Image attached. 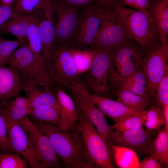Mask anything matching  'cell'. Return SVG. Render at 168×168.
<instances>
[{
  "label": "cell",
  "mask_w": 168,
  "mask_h": 168,
  "mask_svg": "<svg viewBox=\"0 0 168 168\" xmlns=\"http://www.w3.org/2000/svg\"><path fill=\"white\" fill-rule=\"evenodd\" d=\"M142 58L132 59L122 65L118 70L114 71L112 67L111 71L110 86L118 88L121 84L131 76L141 64Z\"/></svg>",
  "instance_id": "27"
},
{
  "label": "cell",
  "mask_w": 168,
  "mask_h": 168,
  "mask_svg": "<svg viewBox=\"0 0 168 168\" xmlns=\"http://www.w3.org/2000/svg\"><path fill=\"white\" fill-rule=\"evenodd\" d=\"M35 125L48 137L60 160L66 167L86 168L83 140L77 127L65 131L58 126L39 121Z\"/></svg>",
  "instance_id": "1"
},
{
  "label": "cell",
  "mask_w": 168,
  "mask_h": 168,
  "mask_svg": "<svg viewBox=\"0 0 168 168\" xmlns=\"http://www.w3.org/2000/svg\"><path fill=\"white\" fill-rule=\"evenodd\" d=\"M144 111L116 122L111 126L113 130L124 131L142 128L145 119Z\"/></svg>",
  "instance_id": "34"
},
{
  "label": "cell",
  "mask_w": 168,
  "mask_h": 168,
  "mask_svg": "<svg viewBox=\"0 0 168 168\" xmlns=\"http://www.w3.org/2000/svg\"><path fill=\"white\" fill-rule=\"evenodd\" d=\"M8 100L1 103L0 105L7 126L31 114L32 107L26 97L18 96L12 100L9 101Z\"/></svg>",
  "instance_id": "19"
},
{
  "label": "cell",
  "mask_w": 168,
  "mask_h": 168,
  "mask_svg": "<svg viewBox=\"0 0 168 168\" xmlns=\"http://www.w3.org/2000/svg\"><path fill=\"white\" fill-rule=\"evenodd\" d=\"M56 94L60 108L61 120L58 127L65 131L76 128L80 115L71 97L61 87Z\"/></svg>",
  "instance_id": "18"
},
{
  "label": "cell",
  "mask_w": 168,
  "mask_h": 168,
  "mask_svg": "<svg viewBox=\"0 0 168 168\" xmlns=\"http://www.w3.org/2000/svg\"><path fill=\"white\" fill-rule=\"evenodd\" d=\"M23 90L19 72L10 67H0V102L18 96Z\"/></svg>",
  "instance_id": "17"
},
{
  "label": "cell",
  "mask_w": 168,
  "mask_h": 168,
  "mask_svg": "<svg viewBox=\"0 0 168 168\" xmlns=\"http://www.w3.org/2000/svg\"><path fill=\"white\" fill-rule=\"evenodd\" d=\"M144 111L145 119L143 124L146 129L160 130L165 124L163 109L155 105H152Z\"/></svg>",
  "instance_id": "33"
},
{
  "label": "cell",
  "mask_w": 168,
  "mask_h": 168,
  "mask_svg": "<svg viewBox=\"0 0 168 168\" xmlns=\"http://www.w3.org/2000/svg\"><path fill=\"white\" fill-rule=\"evenodd\" d=\"M27 38L31 50L40 61L44 63L38 18L33 16L28 28Z\"/></svg>",
  "instance_id": "31"
},
{
  "label": "cell",
  "mask_w": 168,
  "mask_h": 168,
  "mask_svg": "<svg viewBox=\"0 0 168 168\" xmlns=\"http://www.w3.org/2000/svg\"><path fill=\"white\" fill-rule=\"evenodd\" d=\"M71 44H52L45 63L52 84L69 87L80 82V75L70 51Z\"/></svg>",
  "instance_id": "5"
},
{
  "label": "cell",
  "mask_w": 168,
  "mask_h": 168,
  "mask_svg": "<svg viewBox=\"0 0 168 168\" xmlns=\"http://www.w3.org/2000/svg\"><path fill=\"white\" fill-rule=\"evenodd\" d=\"M111 49H96L87 77L86 89L91 95L106 97L110 91Z\"/></svg>",
  "instance_id": "8"
},
{
  "label": "cell",
  "mask_w": 168,
  "mask_h": 168,
  "mask_svg": "<svg viewBox=\"0 0 168 168\" xmlns=\"http://www.w3.org/2000/svg\"><path fill=\"white\" fill-rule=\"evenodd\" d=\"M146 86V80L143 70L142 68H138L118 88L127 89L137 94L150 97L147 92Z\"/></svg>",
  "instance_id": "30"
},
{
  "label": "cell",
  "mask_w": 168,
  "mask_h": 168,
  "mask_svg": "<svg viewBox=\"0 0 168 168\" xmlns=\"http://www.w3.org/2000/svg\"><path fill=\"white\" fill-rule=\"evenodd\" d=\"M54 14L57 18L54 24L55 35L53 44L73 45L78 27L80 9L51 0Z\"/></svg>",
  "instance_id": "10"
},
{
  "label": "cell",
  "mask_w": 168,
  "mask_h": 168,
  "mask_svg": "<svg viewBox=\"0 0 168 168\" xmlns=\"http://www.w3.org/2000/svg\"><path fill=\"white\" fill-rule=\"evenodd\" d=\"M26 160L18 154L0 153V168H27Z\"/></svg>",
  "instance_id": "36"
},
{
  "label": "cell",
  "mask_w": 168,
  "mask_h": 168,
  "mask_svg": "<svg viewBox=\"0 0 168 168\" xmlns=\"http://www.w3.org/2000/svg\"><path fill=\"white\" fill-rule=\"evenodd\" d=\"M65 4L81 9L95 3L96 0H57Z\"/></svg>",
  "instance_id": "40"
},
{
  "label": "cell",
  "mask_w": 168,
  "mask_h": 168,
  "mask_svg": "<svg viewBox=\"0 0 168 168\" xmlns=\"http://www.w3.org/2000/svg\"><path fill=\"white\" fill-rule=\"evenodd\" d=\"M116 0H96V3L102 6L105 7L114 3Z\"/></svg>",
  "instance_id": "44"
},
{
  "label": "cell",
  "mask_w": 168,
  "mask_h": 168,
  "mask_svg": "<svg viewBox=\"0 0 168 168\" xmlns=\"http://www.w3.org/2000/svg\"><path fill=\"white\" fill-rule=\"evenodd\" d=\"M112 4L129 40L135 41L143 49L149 48L157 42V29L151 16L115 3Z\"/></svg>",
  "instance_id": "2"
},
{
  "label": "cell",
  "mask_w": 168,
  "mask_h": 168,
  "mask_svg": "<svg viewBox=\"0 0 168 168\" xmlns=\"http://www.w3.org/2000/svg\"><path fill=\"white\" fill-rule=\"evenodd\" d=\"M90 95L96 106L105 115L115 122L140 112L128 107L118 100H112L107 97Z\"/></svg>",
  "instance_id": "16"
},
{
  "label": "cell",
  "mask_w": 168,
  "mask_h": 168,
  "mask_svg": "<svg viewBox=\"0 0 168 168\" xmlns=\"http://www.w3.org/2000/svg\"><path fill=\"white\" fill-rule=\"evenodd\" d=\"M103 7L96 3L80 9L78 27L73 44L76 48H89L100 25Z\"/></svg>",
  "instance_id": "12"
},
{
  "label": "cell",
  "mask_w": 168,
  "mask_h": 168,
  "mask_svg": "<svg viewBox=\"0 0 168 168\" xmlns=\"http://www.w3.org/2000/svg\"><path fill=\"white\" fill-rule=\"evenodd\" d=\"M77 127L83 140L86 168H113L114 161L107 140L103 138L93 124L80 115Z\"/></svg>",
  "instance_id": "3"
},
{
  "label": "cell",
  "mask_w": 168,
  "mask_h": 168,
  "mask_svg": "<svg viewBox=\"0 0 168 168\" xmlns=\"http://www.w3.org/2000/svg\"><path fill=\"white\" fill-rule=\"evenodd\" d=\"M15 0H0V3L5 5L11 7L15 3Z\"/></svg>",
  "instance_id": "46"
},
{
  "label": "cell",
  "mask_w": 168,
  "mask_h": 168,
  "mask_svg": "<svg viewBox=\"0 0 168 168\" xmlns=\"http://www.w3.org/2000/svg\"><path fill=\"white\" fill-rule=\"evenodd\" d=\"M22 43L19 40L12 41L4 39L0 44V67L7 63L11 55Z\"/></svg>",
  "instance_id": "37"
},
{
  "label": "cell",
  "mask_w": 168,
  "mask_h": 168,
  "mask_svg": "<svg viewBox=\"0 0 168 168\" xmlns=\"http://www.w3.org/2000/svg\"><path fill=\"white\" fill-rule=\"evenodd\" d=\"M130 40L111 50L112 66L117 70L124 64L135 58H142L139 49L130 42Z\"/></svg>",
  "instance_id": "22"
},
{
  "label": "cell",
  "mask_w": 168,
  "mask_h": 168,
  "mask_svg": "<svg viewBox=\"0 0 168 168\" xmlns=\"http://www.w3.org/2000/svg\"><path fill=\"white\" fill-rule=\"evenodd\" d=\"M157 156L154 154L145 156L139 163V168H161Z\"/></svg>",
  "instance_id": "39"
},
{
  "label": "cell",
  "mask_w": 168,
  "mask_h": 168,
  "mask_svg": "<svg viewBox=\"0 0 168 168\" xmlns=\"http://www.w3.org/2000/svg\"><path fill=\"white\" fill-rule=\"evenodd\" d=\"M152 154L158 157L162 167H167L168 165V128L164 127L160 131L153 140Z\"/></svg>",
  "instance_id": "28"
},
{
  "label": "cell",
  "mask_w": 168,
  "mask_h": 168,
  "mask_svg": "<svg viewBox=\"0 0 168 168\" xmlns=\"http://www.w3.org/2000/svg\"><path fill=\"white\" fill-rule=\"evenodd\" d=\"M117 100L128 107L141 112L149 107L152 99L136 94L126 88H119L116 92Z\"/></svg>",
  "instance_id": "25"
},
{
  "label": "cell",
  "mask_w": 168,
  "mask_h": 168,
  "mask_svg": "<svg viewBox=\"0 0 168 168\" xmlns=\"http://www.w3.org/2000/svg\"><path fill=\"white\" fill-rule=\"evenodd\" d=\"M136 1L138 10L151 16L150 11L151 3L149 0H136Z\"/></svg>",
  "instance_id": "42"
},
{
  "label": "cell",
  "mask_w": 168,
  "mask_h": 168,
  "mask_svg": "<svg viewBox=\"0 0 168 168\" xmlns=\"http://www.w3.org/2000/svg\"><path fill=\"white\" fill-rule=\"evenodd\" d=\"M154 96L156 105L162 109L168 105V70L159 83Z\"/></svg>",
  "instance_id": "35"
},
{
  "label": "cell",
  "mask_w": 168,
  "mask_h": 168,
  "mask_svg": "<svg viewBox=\"0 0 168 168\" xmlns=\"http://www.w3.org/2000/svg\"><path fill=\"white\" fill-rule=\"evenodd\" d=\"M168 49L161 42H156L149 48L141 63L147 81L146 91L152 99L154 96L157 86L168 70Z\"/></svg>",
  "instance_id": "9"
},
{
  "label": "cell",
  "mask_w": 168,
  "mask_h": 168,
  "mask_svg": "<svg viewBox=\"0 0 168 168\" xmlns=\"http://www.w3.org/2000/svg\"><path fill=\"white\" fill-rule=\"evenodd\" d=\"M0 105V149L6 151L11 150L8 143L7 126L2 112Z\"/></svg>",
  "instance_id": "38"
},
{
  "label": "cell",
  "mask_w": 168,
  "mask_h": 168,
  "mask_svg": "<svg viewBox=\"0 0 168 168\" xmlns=\"http://www.w3.org/2000/svg\"><path fill=\"white\" fill-rule=\"evenodd\" d=\"M114 130L110 133L107 140L113 145L133 150L139 157L152 154L154 137L160 131L149 130L143 127L124 131Z\"/></svg>",
  "instance_id": "11"
},
{
  "label": "cell",
  "mask_w": 168,
  "mask_h": 168,
  "mask_svg": "<svg viewBox=\"0 0 168 168\" xmlns=\"http://www.w3.org/2000/svg\"><path fill=\"white\" fill-rule=\"evenodd\" d=\"M107 141L117 166L121 168H139V157L134 151Z\"/></svg>",
  "instance_id": "24"
},
{
  "label": "cell",
  "mask_w": 168,
  "mask_h": 168,
  "mask_svg": "<svg viewBox=\"0 0 168 168\" xmlns=\"http://www.w3.org/2000/svg\"><path fill=\"white\" fill-rule=\"evenodd\" d=\"M7 127L10 150L21 154L31 168H41L39 154L31 139L18 121L14 122Z\"/></svg>",
  "instance_id": "14"
},
{
  "label": "cell",
  "mask_w": 168,
  "mask_h": 168,
  "mask_svg": "<svg viewBox=\"0 0 168 168\" xmlns=\"http://www.w3.org/2000/svg\"><path fill=\"white\" fill-rule=\"evenodd\" d=\"M18 122L32 141L41 160V168L60 167L59 158L48 137L27 115Z\"/></svg>",
  "instance_id": "13"
},
{
  "label": "cell",
  "mask_w": 168,
  "mask_h": 168,
  "mask_svg": "<svg viewBox=\"0 0 168 168\" xmlns=\"http://www.w3.org/2000/svg\"><path fill=\"white\" fill-rule=\"evenodd\" d=\"M12 9L11 7L0 3V30L4 24L13 15Z\"/></svg>",
  "instance_id": "41"
},
{
  "label": "cell",
  "mask_w": 168,
  "mask_h": 168,
  "mask_svg": "<svg viewBox=\"0 0 168 168\" xmlns=\"http://www.w3.org/2000/svg\"><path fill=\"white\" fill-rule=\"evenodd\" d=\"M163 112L165 120V127L168 128V105L165 106L163 108Z\"/></svg>",
  "instance_id": "45"
},
{
  "label": "cell",
  "mask_w": 168,
  "mask_h": 168,
  "mask_svg": "<svg viewBox=\"0 0 168 168\" xmlns=\"http://www.w3.org/2000/svg\"><path fill=\"white\" fill-rule=\"evenodd\" d=\"M45 0H15L14 14L19 16H31L39 18L42 14Z\"/></svg>",
  "instance_id": "26"
},
{
  "label": "cell",
  "mask_w": 168,
  "mask_h": 168,
  "mask_svg": "<svg viewBox=\"0 0 168 168\" xmlns=\"http://www.w3.org/2000/svg\"><path fill=\"white\" fill-rule=\"evenodd\" d=\"M70 51L79 73L81 74L88 71L97 50L91 48L78 49L72 45L70 47Z\"/></svg>",
  "instance_id": "29"
},
{
  "label": "cell",
  "mask_w": 168,
  "mask_h": 168,
  "mask_svg": "<svg viewBox=\"0 0 168 168\" xmlns=\"http://www.w3.org/2000/svg\"><path fill=\"white\" fill-rule=\"evenodd\" d=\"M7 64L8 67L18 71L23 85H40L49 89L52 84L45 63L36 57L28 43L22 44L14 51Z\"/></svg>",
  "instance_id": "4"
},
{
  "label": "cell",
  "mask_w": 168,
  "mask_h": 168,
  "mask_svg": "<svg viewBox=\"0 0 168 168\" xmlns=\"http://www.w3.org/2000/svg\"><path fill=\"white\" fill-rule=\"evenodd\" d=\"M36 85L26 84L23 86V90L26 97L30 101L32 108L41 106L54 108L60 113V108L56 94L50 92L49 89L43 91L39 89Z\"/></svg>",
  "instance_id": "21"
},
{
  "label": "cell",
  "mask_w": 168,
  "mask_h": 168,
  "mask_svg": "<svg viewBox=\"0 0 168 168\" xmlns=\"http://www.w3.org/2000/svg\"><path fill=\"white\" fill-rule=\"evenodd\" d=\"M4 40V39L2 38L0 36V44L1 43V42L3 40Z\"/></svg>",
  "instance_id": "47"
},
{
  "label": "cell",
  "mask_w": 168,
  "mask_h": 168,
  "mask_svg": "<svg viewBox=\"0 0 168 168\" xmlns=\"http://www.w3.org/2000/svg\"><path fill=\"white\" fill-rule=\"evenodd\" d=\"M51 0H45L42 15L39 19V29L45 64L48 60L55 35Z\"/></svg>",
  "instance_id": "15"
},
{
  "label": "cell",
  "mask_w": 168,
  "mask_h": 168,
  "mask_svg": "<svg viewBox=\"0 0 168 168\" xmlns=\"http://www.w3.org/2000/svg\"><path fill=\"white\" fill-rule=\"evenodd\" d=\"M33 17L31 16H17L13 14L3 25L1 31L13 35L23 44L26 42L27 39L28 28Z\"/></svg>",
  "instance_id": "23"
},
{
  "label": "cell",
  "mask_w": 168,
  "mask_h": 168,
  "mask_svg": "<svg viewBox=\"0 0 168 168\" xmlns=\"http://www.w3.org/2000/svg\"><path fill=\"white\" fill-rule=\"evenodd\" d=\"M102 7L100 27L93 44L89 48L97 50L112 49L129 39L112 5Z\"/></svg>",
  "instance_id": "6"
},
{
  "label": "cell",
  "mask_w": 168,
  "mask_h": 168,
  "mask_svg": "<svg viewBox=\"0 0 168 168\" xmlns=\"http://www.w3.org/2000/svg\"><path fill=\"white\" fill-rule=\"evenodd\" d=\"M114 3L121 6H128L138 10L136 0H116Z\"/></svg>",
  "instance_id": "43"
},
{
  "label": "cell",
  "mask_w": 168,
  "mask_h": 168,
  "mask_svg": "<svg viewBox=\"0 0 168 168\" xmlns=\"http://www.w3.org/2000/svg\"><path fill=\"white\" fill-rule=\"evenodd\" d=\"M38 121L59 126L60 113L55 109L48 106H38L32 108L30 114Z\"/></svg>",
  "instance_id": "32"
},
{
  "label": "cell",
  "mask_w": 168,
  "mask_h": 168,
  "mask_svg": "<svg viewBox=\"0 0 168 168\" xmlns=\"http://www.w3.org/2000/svg\"><path fill=\"white\" fill-rule=\"evenodd\" d=\"M68 88L79 114L89 120L103 138L106 140L113 129L108 124L105 115L93 101L86 88L81 82Z\"/></svg>",
  "instance_id": "7"
},
{
  "label": "cell",
  "mask_w": 168,
  "mask_h": 168,
  "mask_svg": "<svg viewBox=\"0 0 168 168\" xmlns=\"http://www.w3.org/2000/svg\"><path fill=\"white\" fill-rule=\"evenodd\" d=\"M150 11L157 27L158 38L164 48L168 49L166 39L168 33V0H155Z\"/></svg>",
  "instance_id": "20"
}]
</instances>
